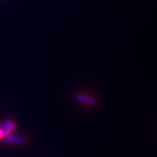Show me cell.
<instances>
[{"mask_svg": "<svg viewBox=\"0 0 157 157\" xmlns=\"http://www.w3.org/2000/svg\"><path fill=\"white\" fill-rule=\"evenodd\" d=\"M16 127H17V125L15 122L12 121V120H8V121L4 122L0 128L1 129L3 133H4V138H7L12 136L13 134L15 131Z\"/></svg>", "mask_w": 157, "mask_h": 157, "instance_id": "cell-1", "label": "cell"}, {"mask_svg": "<svg viewBox=\"0 0 157 157\" xmlns=\"http://www.w3.org/2000/svg\"><path fill=\"white\" fill-rule=\"evenodd\" d=\"M3 139H4V133H3L2 130H1V129L0 128V140H3Z\"/></svg>", "mask_w": 157, "mask_h": 157, "instance_id": "cell-2", "label": "cell"}]
</instances>
